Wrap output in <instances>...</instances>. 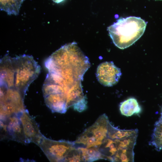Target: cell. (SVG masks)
Here are the masks:
<instances>
[{"instance_id":"2","label":"cell","mask_w":162,"mask_h":162,"mask_svg":"<svg viewBox=\"0 0 162 162\" xmlns=\"http://www.w3.org/2000/svg\"><path fill=\"white\" fill-rule=\"evenodd\" d=\"M0 87L12 89L25 94L38 77L40 67L32 56L11 57L6 54L0 59Z\"/></svg>"},{"instance_id":"7","label":"cell","mask_w":162,"mask_h":162,"mask_svg":"<svg viewBox=\"0 0 162 162\" xmlns=\"http://www.w3.org/2000/svg\"><path fill=\"white\" fill-rule=\"evenodd\" d=\"M121 75L120 69L112 62L101 63L98 66L96 72L98 81L106 86H111L117 83Z\"/></svg>"},{"instance_id":"6","label":"cell","mask_w":162,"mask_h":162,"mask_svg":"<svg viewBox=\"0 0 162 162\" xmlns=\"http://www.w3.org/2000/svg\"><path fill=\"white\" fill-rule=\"evenodd\" d=\"M1 139L28 144L19 115L0 117Z\"/></svg>"},{"instance_id":"17","label":"cell","mask_w":162,"mask_h":162,"mask_svg":"<svg viewBox=\"0 0 162 162\" xmlns=\"http://www.w3.org/2000/svg\"><path fill=\"white\" fill-rule=\"evenodd\" d=\"M17 0L21 4L24 0Z\"/></svg>"},{"instance_id":"18","label":"cell","mask_w":162,"mask_h":162,"mask_svg":"<svg viewBox=\"0 0 162 162\" xmlns=\"http://www.w3.org/2000/svg\"><path fill=\"white\" fill-rule=\"evenodd\" d=\"M161 0V1H162V0Z\"/></svg>"},{"instance_id":"11","label":"cell","mask_w":162,"mask_h":162,"mask_svg":"<svg viewBox=\"0 0 162 162\" xmlns=\"http://www.w3.org/2000/svg\"><path fill=\"white\" fill-rule=\"evenodd\" d=\"M154 124L149 145L158 151L162 150V115Z\"/></svg>"},{"instance_id":"8","label":"cell","mask_w":162,"mask_h":162,"mask_svg":"<svg viewBox=\"0 0 162 162\" xmlns=\"http://www.w3.org/2000/svg\"><path fill=\"white\" fill-rule=\"evenodd\" d=\"M19 116L28 144L32 142L38 145L43 135L40 132L38 124L27 110L19 114Z\"/></svg>"},{"instance_id":"10","label":"cell","mask_w":162,"mask_h":162,"mask_svg":"<svg viewBox=\"0 0 162 162\" xmlns=\"http://www.w3.org/2000/svg\"><path fill=\"white\" fill-rule=\"evenodd\" d=\"M120 110L122 115L128 117L139 114L141 109L135 98H130L120 103Z\"/></svg>"},{"instance_id":"14","label":"cell","mask_w":162,"mask_h":162,"mask_svg":"<svg viewBox=\"0 0 162 162\" xmlns=\"http://www.w3.org/2000/svg\"><path fill=\"white\" fill-rule=\"evenodd\" d=\"M21 4L17 0H0L1 10L9 15L18 14Z\"/></svg>"},{"instance_id":"16","label":"cell","mask_w":162,"mask_h":162,"mask_svg":"<svg viewBox=\"0 0 162 162\" xmlns=\"http://www.w3.org/2000/svg\"><path fill=\"white\" fill-rule=\"evenodd\" d=\"M53 2L57 3H60L64 0H52Z\"/></svg>"},{"instance_id":"5","label":"cell","mask_w":162,"mask_h":162,"mask_svg":"<svg viewBox=\"0 0 162 162\" xmlns=\"http://www.w3.org/2000/svg\"><path fill=\"white\" fill-rule=\"evenodd\" d=\"M38 145L50 162H64L68 153L75 146L74 142L54 140L44 135Z\"/></svg>"},{"instance_id":"13","label":"cell","mask_w":162,"mask_h":162,"mask_svg":"<svg viewBox=\"0 0 162 162\" xmlns=\"http://www.w3.org/2000/svg\"><path fill=\"white\" fill-rule=\"evenodd\" d=\"M81 150L84 162H93L100 159H103L102 154L99 151L98 147H93L87 148L78 147Z\"/></svg>"},{"instance_id":"12","label":"cell","mask_w":162,"mask_h":162,"mask_svg":"<svg viewBox=\"0 0 162 162\" xmlns=\"http://www.w3.org/2000/svg\"><path fill=\"white\" fill-rule=\"evenodd\" d=\"M74 142L75 145H80L87 148L98 147L101 144V143L93 137L86 129Z\"/></svg>"},{"instance_id":"15","label":"cell","mask_w":162,"mask_h":162,"mask_svg":"<svg viewBox=\"0 0 162 162\" xmlns=\"http://www.w3.org/2000/svg\"><path fill=\"white\" fill-rule=\"evenodd\" d=\"M64 162H84L80 148L75 146L68 153Z\"/></svg>"},{"instance_id":"1","label":"cell","mask_w":162,"mask_h":162,"mask_svg":"<svg viewBox=\"0 0 162 162\" xmlns=\"http://www.w3.org/2000/svg\"><path fill=\"white\" fill-rule=\"evenodd\" d=\"M45 65L48 73L42 87L44 98L60 100L68 109L87 98L82 81L90 63L76 42L62 46L46 59Z\"/></svg>"},{"instance_id":"4","label":"cell","mask_w":162,"mask_h":162,"mask_svg":"<svg viewBox=\"0 0 162 162\" xmlns=\"http://www.w3.org/2000/svg\"><path fill=\"white\" fill-rule=\"evenodd\" d=\"M25 95L15 89L0 87V117L18 115L26 110Z\"/></svg>"},{"instance_id":"9","label":"cell","mask_w":162,"mask_h":162,"mask_svg":"<svg viewBox=\"0 0 162 162\" xmlns=\"http://www.w3.org/2000/svg\"><path fill=\"white\" fill-rule=\"evenodd\" d=\"M109 118L105 114L100 116L95 122L86 129L101 144L107 136Z\"/></svg>"},{"instance_id":"3","label":"cell","mask_w":162,"mask_h":162,"mask_svg":"<svg viewBox=\"0 0 162 162\" xmlns=\"http://www.w3.org/2000/svg\"><path fill=\"white\" fill-rule=\"evenodd\" d=\"M147 23L140 17L120 18L108 27L107 30L114 44L124 49L135 43L142 35Z\"/></svg>"}]
</instances>
